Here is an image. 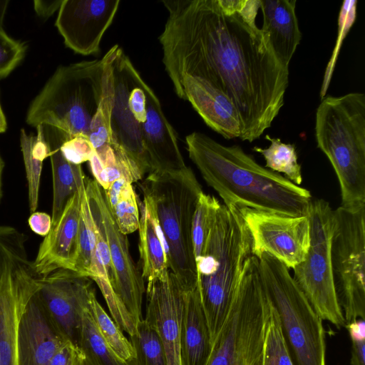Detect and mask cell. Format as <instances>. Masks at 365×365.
<instances>
[{
    "label": "cell",
    "instance_id": "6da1fadb",
    "mask_svg": "<svg viewBox=\"0 0 365 365\" xmlns=\"http://www.w3.org/2000/svg\"><path fill=\"white\" fill-rule=\"evenodd\" d=\"M163 1L168 12L159 37L163 63L177 96L187 76L205 78L225 93L241 120L240 139L250 143L269 128L284 105L289 68L256 24L259 0Z\"/></svg>",
    "mask_w": 365,
    "mask_h": 365
},
{
    "label": "cell",
    "instance_id": "7a4b0ae2",
    "mask_svg": "<svg viewBox=\"0 0 365 365\" xmlns=\"http://www.w3.org/2000/svg\"><path fill=\"white\" fill-rule=\"evenodd\" d=\"M189 157L225 205L289 216H307L310 192L257 163L237 145H224L205 134L185 138Z\"/></svg>",
    "mask_w": 365,
    "mask_h": 365
},
{
    "label": "cell",
    "instance_id": "3957f363",
    "mask_svg": "<svg viewBox=\"0 0 365 365\" xmlns=\"http://www.w3.org/2000/svg\"><path fill=\"white\" fill-rule=\"evenodd\" d=\"M252 238L239 209L221 204L201 255L195 259L197 286L212 342L230 311Z\"/></svg>",
    "mask_w": 365,
    "mask_h": 365
},
{
    "label": "cell",
    "instance_id": "277c9868",
    "mask_svg": "<svg viewBox=\"0 0 365 365\" xmlns=\"http://www.w3.org/2000/svg\"><path fill=\"white\" fill-rule=\"evenodd\" d=\"M143 204L156 222L168 269L183 283L197 284L192 225L202 186L190 167L175 172H151L140 185Z\"/></svg>",
    "mask_w": 365,
    "mask_h": 365
},
{
    "label": "cell",
    "instance_id": "5b68a950",
    "mask_svg": "<svg viewBox=\"0 0 365 365\" xmlns=\"http://www.w3.org/2000/svg\"><path fill=\"white\" fill-rule=\"evenodd\" d=\"M314 129L317 147L339 180L341 207L365 206V95L324 98L317 110Z\"/></svg>",
    "mask_w": 365,
    "mask_h": 365
},
{
    "label": "cell",
    "instance_id": "8992f818",
    "mask_svg": "<svg viewBox=\"0 0 365 365\" xmlns=\"http://www.w3.org/2000/svg\"><path fill=\"white\" fill-rule=\"evenodd\" d=\"M119 49L116 44L100 59L58 67L31 102L26 123L35 128L55 127L68 138L88 137L102 98L107 66Z\"/></svg>",
    "mask_w": 365,
    "mask_h": 365
},
{
    "label": "cell",
    "instance_id": "52a82bcc",
    "mask_svg": "<svg viewBox=\"0 0 365 365\" xmlns=\"http://www.w3.org/2000/svg\"><path fill=\"white\" fill-rule=\"evenodd\" d=\"M258 259L261 284L277 315L293 364L326 365L322 319L284 264L267 253Z\"/></svg>",
    "mask_w": 365,
    "mask_h": 365
},
{
    "label": "cell",
    "instance_id": "ba28073f",
    "mask_svg": "<svg viewBox=\"0 0 365 365\" xmlns=\"http://www.w3.org/2000/svg\"><path fill=\"white\" fill-rule=\"evenodd\" d=\"M270 305L259 259L247 260L228 316L215 339L207 365H260Z\"/></svg>",
    "mask_w": 365,
    "mask_h": 365
},
{
    "label": "cell",
    "instance_id": "9c48e42d",
    "mask_svg": "<svg viewBox=\"0 0 365 365\" xmlns=\"http://www.w3.org/2000/svg\"><path fill=\"white\" fill-rule=\"evenodd\" d=\"M307 217L310 244L305 259L293 269V279L314 312L340 328L346 324L338 302L331 264L334 210L323 199L312 200Z\"/></svg>",
    "mask_w": 365,
    "mask_h": 365
},
{
    "label": "cell",
    "instance_id": "30bf717a",
    "mask_svg": "<svg viewBox=\"0 0 365 365\" xmlns=\"http://www.w3.org/2000/svg\"><path fill=\"white\" fill-rule=\"evenodd\" d=\"M331 255L336 293L346 324L364 320L365 206L334 210Z\"/></svg>",
    "mask_w": 365,
    "mask_h": 365
},
{
    "label": "cell",
    "instance_id": "8fae6325",
    "mask_svg": "<svg viewBox=\"0 0 365 365\" xmlns=\"http://www.w3.org/2000/svg\"><path fill=\"white\" fill-rule=\"evenodd\" d=\"M42 277L21 240L0 238V365H18V331Z\"/></svg>",
    "mask_w": 365,
    "mask_h": 365
},
{
    "label": "cell",
    "instance_id": "7c38bea8",
    "mask_svg": "<svg viewBox=\"0 0 365 365\" xmlns=\"http://www.w3.org/2000/svg\"><path fill=\"white\" fill-rule=\"evenodd\" d=\"M112 76V141L123 150L143 178L151 172L143 140L148 85L121 48L113 61Z\"/></svg>",
    "mask_w": 365,
    "mask_h": 365
},
{
    "label": "cell",
    "instance_id": "4fadbf2b",
    "mask_svg": "<svg viewBox=\"0 0 365 365\" xmlns=\"http://www.w3.org/2000/svg\"><path fill=\"white\" fill-rule=\"evenodd\" d=\"M86 192L98 209L114 272L112 290L115 312L112 319L122 331L131 336L136 331L138 323L143 319L145 280L132 259L127 235L120 231L102 187L95 180L86 179Z\"/></svg>",
    "mask_w": 365,
    "mask_h": 365
},
{
    "label": "cell",
    "instance_id": "5bb4252c",
    "mask_svg": "<svg viewBox=\"0 0 365 365\" xmlns=\"http://www.w3.org/2000/svg\"><path fill=\"white\" fill-rule=\"evenodd\" d=\"M238 209L251 235L252 256L259 259L267 253L292 269L305 259L310 244L307 216H289L245 207Z\"/></svg>",
    "mask_w": 365,
    "mask_h": 365
},
{
    "label": "cell",
    "instance_id": "9a60e30c",
    "mask_svg": "<svg viewBox=\"0 0 365 365\" xmlns=\"http://www.w3.org/2000/svg\"><path fill=\"white\" fill-rule=\"evenodd\" d=\"M91 279L71 269H57L43 277L38 294L62 334L78 345L83 315L93 288Z\"/></svg>",
    "mask_w": 365,
    "mask_h": 365
},
{
    "label": "cell",
    "instance_id": "2e32d148",
    "mask_svg": "<svg viewBox=\"0 0 365 365\" xmlns=\"http://www.w3.org/2000/svg\"><path fill=\"white\" fill-rule=\"evenodd\" d=\"M119 0H63L56 26L65 45L76 53L97 54L103 35L111 25Z\"/></svg>",
    "mask_w": 365,
    "mask_h": 365
},
{
    "label": "cell",
    "instance_id": "e0dca14e",
    "mask_svg": "<svg viewBox=\"0 0 365 365\" xmlns=\"http://www.w3.org/2000/svg\"><path fill=\"white\" fill-rule=\"evenodd\" d=\"M170 270L165 276L147 282L145 320L158 331L163 342L168 365H182L180 323L187 290Z\"/></svg>",
    "mask_w": 365,
    "mask_h": 365
},
{
    "label": "cell",
    "instance_id": "ac0fdd59",
    "mask_svg": "<svg viewBox=\"0 0 365 365\" xmlns=\"http://www.w3.org/2000/svg\"><path fill=\"white\" fill-rule=\"evenodd\" d=\"M38 292L29 302L19 322L18 365H49L55 352L68 340L51 319Z\"/></svg>",
    "mask_w": 365,
    "mask_h": 365
},
{
    "label": "cell",
    "instance_id": "d6986e66",
    "mask_svg": "<svg viewBox=\"0 0 365 365\" xmlns=\"http://www.w3.org/2000/svg\"><path fill=\"white\" fill-rule=\"evenodd\" d=\"M80 215L78 189L67 202L60 217L51 225L49 233L39 246L33 262L36 272L41 277L60 269L73 270L77 252Z\"/></svg>",
    "mask_w": 365,
    "mask_h": 365
},
{
    "label": "cell",
    "instance_id": "ffe728a7",
    "mask_svg": "<svg viewBox=\"0 0 365 365\" xmlns=\"http://www.w3.org/2000/svg\"><path fill=\"white\" fill-rule=\"evenodd\" d=\"M181 99L190 103L205 123L226 139L240 138L242 123L232 100L208 80L185 76L181 84Z\"/></svg>",
    "mask_w": 365,
    "mask_h": 365
},
{
    "label": "cell",
    "instance_id": "44dd1931",
    "mask_svg": "<svg viewBox=\"0 0 365 365\" xmlns=\"http://www.w3.org/2000/svg\"><path fill=\"white\" fill-rule=\"evenodd\" d=\"M146 98L143 140L151 172H175L184 169L187 165L180 150L175 131L166 118L158 96L149 86L146 88Z\"/></svg>",
    "mask_w": 365,
    "mask_h": 365
},
{
    "label": "cell",
    "instance_id": "7402d4cb",
    "mask_svg": "<svg viewBox=\"0 0 365 365\" xmlns=\"http://www.w3.org/2000/svg\"><path fill=\"white\" fill-rule=\"evenodd\" d=\"M296 3V0H259V9L263 16L260 29L277 58L288 68L302 39Z\"/></svg>",
    "mask_w": 365,
    "mask_h": 365
},
{
    "label": "cell",
    "instance_id": "603a6c76",
    "mask_svg": "<svg viewBox=\"0 0 365 365\" xmlns=\"http://www.w3.org/2000/svg\"><path fill=\"white\" fill-rule=\"evenodd\" d=\"M212 341L197 284L187 290L180 323L182 365H207Z\"/></svg>",
    "mask_w": 365,
    "mask_h": 365
},
{
    "label": "cell",
    "instance_id": "cb8c5ba5",
    "mask_svg": "<svg viewBox=\"0 0 365 365\" xmlns=\"http://www.w3.org/2000/svg\"><path fill=\"white\" fill-rule=\"evenodd\" d=\"M43 138L49 148L52 177L53 205L51 225L60 217L67 202L85 183L81 165L69 163L61 151V145L68 138L63 130L50 125H41Z\"/></svg>",
    "mask_w": 365,
    "mask_h": 365
},
{
    "label": "cell",
    "instance_id": "d4e9b609",
    "mask_svg": "<svg viewBox=\"0 0 365 365\" xmlns=\"http://www.w3.org/2000/svg\"><path fill=\"white\" fill-rule=\"evenodd\" d=\"M139 253L142 277L147 282L166 275L165 245L158 226L142 202L139 205Z\"/></svg>",
    "mask_w": 365,
    "mask_h": 365
},
{
    "label": "cell",
    "instance_id": "484cf974",
    "mask_svg": "<svg viewBox=\"0 0 365 365\" xmlns=\"http://www.w3.org/2000/svg\"><path fill=\"white\" fill-rule=\"evenodd\" d=\"M36 129V135L27 134L24 129L21 130L20 135L31 213L36 212L38 207L43 162L49 154L48 145L43 138L42 127L39 125Z\"/></svg>",
    "mask_w": 365,
    "mask_h": 365
},
{
    "label": "cell",
    "instance_id": "4316f807",
    "mask_svg": "<svg viewBox=\"0 0 365 365\" xmlns=\"http://www.w3.org/2000/svg\"><path fill=\"white\" fill-rule=\"evenodd\" d=\"M132 184L125 178H120L107 190H103L117 225L125 235L136 231L140 223L139 205Z\"/></svg>",
    "mask_w": 365,
    "mask_h": 365
},
{
    "label": "cell",
    "instance_id": "83f0119b",
    "mask_svg": "<svg viewBox=\"0 0 365 365\" xmlns=\"http://www.w3.org/2000/svg\"><path fill=\"white\" fill-rule=\"evenodd\" d=\"M117 54L107 66L102 98L91 120L88 134V138L101 162L105 158L112 142L110 131V115L113 96L112 63Z\"/></svg>",
    "mask_w": 365,
    "mask_h": 365
},
{
    "label": "cell",
    "instance_id": "f1b7e54d",
    "mask_svg": "<svg viewBox=\"0 0 365 365\" xmlns=\"http://www.w3.org/2000/svg\"><path fill=\"white\" fill-rule=\"evenodd\" d=\"M265 138L270 141L267 148L254 147L252 150L260 153L265 160V168L284 173L287 179L297 185L302 182V167L298 163V157L293 144L284 143L279 138L266 135Z\"/></svg>",
    "mask_w": 365,
    "mask_h": 365
},
{
    "label": "cell",
    "instance_id": "f546056e",
    "mask_svg": "<svg viewBox=\"0 0 365 365\" xmlns=\"http://www.w3.org/2000/svg\"><path fill=\"white\" fill-rule=\"evenodd\" d=\"M135 357L128 365H168L163 342L156 329L145 319L137 324L136 331L130 336Z\"/></svg>",
    "mask_w": 365,
    "mask_h": 365
},
{
    "label": "cell",
    "instance_id": "4dcf8cb0",
    "mask_svg": "<svg viewBox=\"0 0 365 365\" xmlns=\"http://www.w3.org/2000/svg\"><path fill=\"white\" fill-rule=\"evenodd\" d=\"M88 309L101 336L110 349L125 362L133 359L135 354L130 341L98 302L95 290L91 294Z\"/></svg>",
    "mask_w": 365,
    "mask_h": 365
},
{
    "label": "cell",
    "instance_id": "1f68e13d",
    "mask_svg": "<svg viewBox=\"0 0 365 365\" xmlns=\"http://www.w3.org/2000/svg\"><path fill=\"white\" fill-rule=\"evenodd\" d=\"M78 346L84 356L96 365H128L110 349L103 340L88 309L85 310L83 315Z\"/></svg>",
    "mask_w": 365,
    "mask_h": 365
},
{
    "label": "cell",
    "instance_id": "d6a6232c",
    "mask_svg": "<svg viewBox=\"0 0 365 365\" xmlns=\"http://www.w3.org/2000/svg\"><path fill=\"white\" fill-rule=\"evenodd\" d=\"M81 215L77 252L73 271L89 277L94 245L93 221L86 192V181L79 188Z\"/></svg>",
    "mask_w": 365,
    "mask_h": 365
},
{
    "label": "cell",
    "instance_id": "836d02e7",
    "mask_svg": "<svg viewBox=\"0 0 365 365\" xmlns=\"http://www.w3.org/2000/svg\"><path fill=\"white\" fill-rule=\"evenodd\" d=\"M221 203L214 196L202 192L199 197L192 225V237L195 259L204 249L208 234Z\"/></svg>",
    "mask_w": 365,
    "mask_h": 365
},
{
    "label": "cell",
    "instance_id": "e575fe53",
    "mask_svg": "<svg viewBox=\"0 0 365 365\" xmlns=\"http://www.w3.org/2000/svg\"><path fill=\"white\" fill-rule=\"evenodd\" d=\"M260 365H294L281 330L277 315L271 305L269 317L264 334Z\"/></svg>",
    "mask_w": 365,
    "mask_h": 365
},
{
    "label": "cell",
    "instance_id": "d590c367",
    "mask_svg": "<svg viewBox=\"0 0 365 365\" xmlns=\"http://www.w3.org/2000/svg\"><path fill=\"white\" fill-rule=\"evenodd\" d=\"M356 4L357 1L356 0L344 1L342 3L339 18V34L338 35V38L336 40V43L334 49L333 54L331 56L330 61L329 62V64L325 72L320 94L322 99L324 98V96L325 95L327 90L329 87L330 79L331 77V73L333 72L335 66V62L336 61V58L341 45L342 43L343 39L346 35V34L349 32L351 25L354 24L355 21L356 14Z\"/></svg>",
    "mask_w": 365,
    "mask_h": 365
},
{
    "label": "cell",
    "instance_id": "8d00e7d4",
    "mask_svg": "<svg viewBox=\"0 0 365 365\" xmlns=\"http://www.w3.org/2000/svg\"><path fill=\"white\" fill-rule=\"evenodd\" d=\"M26 46L11 38L0 27V78L7 76L24 58Z\"/></svg>",
    "mask_w": 365,
    "mask_h": 365
},
{
    "label": "cell",
    "instance_id": "74e56055",
    "mask_svg": "<svg viewBox=\"0 0 365 365\" xmlns=\"http://www.w3.org/2000/svg\"><path fill=\"white\" fill-rule=\"evenodd\" d=\"M60 149L64 158L74 165L89 161L95 153L88 138L83 135L68 138L62 143Z\"/></svg>",
    "mask_w": 365,
    "mask_h": 365
},
{
    "label": "cell",
    "instance_id": "f35d334b",
    "mask_svg": "<svg viewBox=\"0 0 365 365\" xmlns=\"http://www.w3.org/2000/svg\"><path fill=\"white\" fill-rule=\"evenodd\" d=\"M351 339V365H365V323L359 319L346 324Z\"/></svg>",
    "mask_w": 365,
    "mask_h": 365
},
{
    "label": "cell",
    "instance_id": "ab89813d",
    "mask_svg": "<svg viewBox=\"0 0 365 365\" xmlns=\"http://www.w3.org/2000/svg\"><path fill=\"white\" fill-rule=\"evenodd\" d=\"M83 361L80 348L68 340L55 352L49 365H83Z\"/></svg>",
    "mask_w": 365,
    "mask_h": 365
},
{
    "label": "cell",
    "instance_id": "60d3db41",
    "mask_svg": "<svg viewBox=\"0 0 365 365\" xmlns=\"http://www.w3.org/2000/svg\"><path fill=\"white\" fill-rule=\"evenodd\" d=\"M29 225L36 234L46 237L51 228V217L43 212H34L31 213L29 220Z\"/></svg>",
    "mask_w": 365,
    "mask_h": 365
},
{
    "label": "cell",
    "instance_id": "b9f144b4",
    "mask_svg": "<svg viewBox=\"0 0 365 365\" xmlns=\"http://www.w3.org/2000/svg\"><path fill=\"white\" fill-rule=\"evenodd\" d=\"M63 0L55 1H34V8L36 13L41 18H48L57 10L58 11Z\"/></svg>",
    "mask_w": 365,
    "mask_h": 365
},
{
    "label": "cell",
    "instance_id": "7bdbcfd3",
    "mask_svg": "<svg viewBox=\"0 0 365 365\" xmlns=\"http://www.w3.org/2000/svg\"><path fill=\"white\" fill-rule=\"evenodd\" d=\"M8 0H0V27H2L3 20L8 6Z\"/></svg>",
    "mask_w": 365,
    "mask_h": 365
},
{
    "label": "cell",
    "instance_id": "ee69618b",
    "mask_svg": "<svg viewBox=\"0 0 365 365\" xmlns=\"http://www.w3.org/2000/svg\"><path fill=\"white\" fill-rule=\"evenodd\" d=\"M5 163L4 161L0 154V202L3 196V173L4 169Z\"/></svg>",
    "mask_w": 365,
    "mask_h": 365
},
{
    "label": "cell",
    "instance_id": "f6af8a7d",
    "mask_svg": "<svg viewBox=\"0 0 365 365\" xmlns=\"http://www.w3.org/2000/svg\"><path fill=\"white\" fill-rule=\"evenodd\" d=\"M7 128L6 117L0 104V133H4Z\"/></svg>",
    "mask_w": 365,
    "mask_h": 365
},
{
    "label": "cell",
    "instance_id": "bcb514c9",
    "mask_svg": "<svg viewBox=\"0 0 365 365\" xmlns=\"http://www.w3.org/2000/svg\"><path fill=\"white\" fill-rule=\"evenodd\" d=\"M83 365H96V364L84 356Z\"/></svg>",
    "mask_w": 365,
    "mask_h": 365
}]
</instances>
